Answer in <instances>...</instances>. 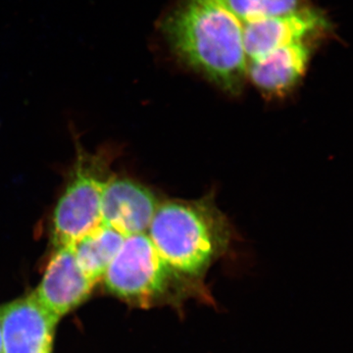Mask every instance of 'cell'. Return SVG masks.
Returning a JSON list of instances; mask_svg holds the SVG:
<instances>
[{
  "mask_svg": "<svg viewBox=\"0 0 353 353\" xmlns=\"http://www.w3.org/2000/svg\"><path fill=\"white\" fill-rule=\"evenodd\" d=\"M162 32L183 61L226 92H240L248 77L243 24L221 0H185Z\"/></svg>",
  "mask_w": 353,
  "mask_h": 353,
  "instance_id": "cell-1",
  "label": "cell"
},
{
  "mask_svg": "<svg viewBox=\"0 0 353 353\" xmlns=\"http://www.w3.org/2000/svg\"><path fill=\"white\" fill-rule=\"evenodd\" d=\"M220 220L203 204L168 201L159 204L148 234L172 270L199 275L220 245Z\"/></svg>",
  "mask_w": 353,
  "mask_h": 353,
  "instance_id": "cell-2",
  "label": "cell"
},
{
  "mask_svg": "<svg viewBox=\"0 0 353 353\" xmlns=\"http://www.w3.org/2000/svg\"><path fill=\"white\" fill-rule=\"evenodd\" d=\"M172 272L148 233H143L125 238L103 279L114 296L145 303L164 294Z\"/></svg>",
  "mask_w": 353,
  "mask_h": 353,
  "instance_id": "cell-3",
  "label": "cell"
},
{
  "mask_svg": "<svg viewBox=\"0 0 353 353\" xmlns=\"http://www.w3.org/2000/svg\"><path fill=\"white\" fill-rule=\"evenodd\" d=\"M106 181L94 164L80 162L76 167L53 213L52 238L57 248L73 246L102 225L101 197Z\"/></svg>",
  "mask_w": 353,
  "mask_h": 353,
  "instance_id": "cell-4",
  "label": "cell"
},
{
  "mask_svg": "<svg viewBox=\"0 0 353 353\" xmlns=\"http://www.w3.org/2000/svg\"><path fill=\"white\" fill-rule=\"evenodd\" d=\"M59 319L32 294L0 306L2 353H52Z\"/></svg>",
  "mask_w": 353,
  "mask_h": 353,
  "instance_id": "cell-5",
  "label": "cell"
},
{
  "mask_svg": "<svg viewBox=\"0 0 353 353\" xmlns=\"http://www.w3.org/2000/svg\"><path fill=\"white\" fill-rule=\"evenodd\" d=\"M94 285L77 263L73 246H61L51 257L39 287L32 294L60 320L85 303Z\"/></svg>",
  "mask_w": 353,
  "mask_h": 353,
  "instance_id": "cell-6",
  "label": "cell"
},
{
  "mask_svg": "<svg viewBox=\"0 0 353 353\" xmlns=\"http://www.w3.org/2000/svg\"><path fill=\"white\" fill-rule=\"evenodd\" d=\"M243 24V48L248 61L321 32L327 26L322 14L303 7L294 12L250 21Z\"/></svg>",
  "mask_w": 353,
  "mask_h": 353,
  "instance_id": "cell-7",
  "label": "cell"
},
{
  "mask_svg": "<svg viewBox=\"0 0 353 353\" xmlns=\"http://www.w3.org/2000/svg\"><path fill=\"white\" fill-rule=\"evenodd\" d=\"M158 201L152 190L126 178L106 181L101 197L102 224L124 234L148 233Z\"/></svg>",
  "mask_w": 353,
  "mask_h": 353,
  "instance_id": "cell-8",
  "label": "cell"
},
{
  "mask_svg": "<svg viewBox=\"0 0 353 353\" xmlns=\"http://www.w3.org/2000/svg\"><path fill=\"white\" fill-rule=\"evenodd\" d=\"M310 55L306 41H297L248 61V76L262 92L282 95L303 78Z\"/></svg>",
  "mask_w": 353,
  "mask_h": 353,
  "instance_id": "cell-9",
  "label": "cell"
},
{
  "mask_svg": "<svg viewBox=\"0 0 353 353\" xmlns=\"http://www.w3.org/2000/svg\"><path fill=\"white\" fill-rule=\"evenodd\" d=\"M125 238L113 228L102 224L73 245L77 263L94 285L105 275Z\"/></svg>",
  "mask_w": 353,
  "mask_h": 353,
  "instance_id": "cell-10",
  "label": "cell"
},
{
  "mask_svg": "<svg viewBox=\"0 0 353 353\" xmlns=\"http://www.w3.org/2000/svg\"><path fill=\"white\" fill-rule=\"evenodd\" d=\"M243 23L285 15L306 7V0H221Z\"/></svg>",
  "mask_w": 353,
  "mask_h": 353,
  "instance_id": "cell-11",
  "label": "cell"
},
{
  "mask_svg": "<svg viewBox=\"0 0 353 353\" xmlns=\"http://www.w3.org/2000/svg\"><path fill=\"white\" fill-rule=\"evenodd\" d=\"M0 353H2L1 336H0Z\"/></svg>",
  "mask_w": 353,
  "mask_h": 353,
  "instance_id": "cell-12",
  "label": "cell"
}]
</instances>
